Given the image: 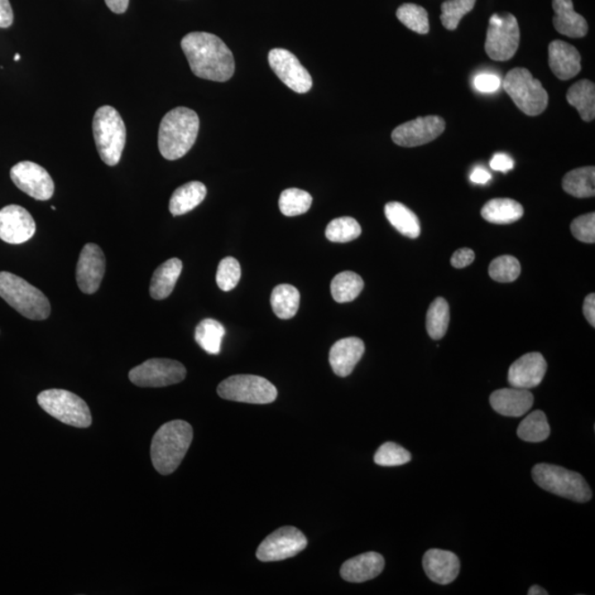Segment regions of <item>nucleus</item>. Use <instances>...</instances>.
Returning a JSON list of instances; mask_svg holds the SVG:
<instances>
[{
	"label": "nucleus",
	"instance_id": "nucleus-47",
	"mask_svg": "<svg viewBox=\"0 0 595 595\" xmlns=\"http://www.w3.org/2000/svg\"><path fill=\"white\" fill-rule=\"evenodd\" d=\"M13 22V12L9 0H0V28H9Z\"/></svg>",
	"mask_w": 595,
	"mask_h": 595
},
{
	"label": "nucleus",
	"instance_id": "nucleus-26",
	"mask_svg": "<svg viewBox=\"0 0 595 595\" xmlns=\"http://www.w3.org/2000/svg\"><path fill=\"white\" fill-rule=\"evenodd\" d=\"M208 190L203 182L191 181L177 188L170 199L169 210L174 217L191 212L203 203Z\"/></svg>",
	"mask_w": 595,
	"mask_h": 595
},
{
	"label": "nucleus",
	"instance_id": "nucleus-31",
	"mask_svg": "<svg viewBox=\"0 0 595 595\" xmlns=\"http://www.w3.org/2000/svg\"><path fill=\"white\" fill-rule=\"evenodd\" d=\"M271 304L278 318H294L300 305V292L291 285H280L272 292Z\"/></svg>",
	"mask_w": 595,
	"mask_h": 595
},
{
	"label": "nucleus",
	"instance_id": "nucleus-32",
	"mask_svg": "<svg viewBox=\"0 0 595 595\" xmlns=\"http://www.w3.org/2000/svg\"><path fill=\"white\" fill-rule=\"evenodd\" d=\"M364 288L362 277L353 272H340L331 282V294L339 304L351 302L361 294Z\"/></svg>",
	"mask_w": 595,
	"mask_h": 595
},
{
	"label": "nucleus",
	"instance_id": "nucleus-16",
	"mask_svg": "<svg viewBox=\"0 0 595 595\" xmlns=\"http://www.w3.org/2000/svg\"><path fill=\"white\" fill-rule=\"evenodd\" d=\"M107 259L96 244H86L80 254L76 266V282L82 292L93 295L99 289L105 275Z\"/></svg>",
	"mask_w": 595,
	"mask_h": 595
},
{
	"label": "nucleus",
	"instance_id": "nucleus-36",
	"mask_svg": "<svg viewBox=\"0 0 595 595\" xmlns=\"http://www.w3.org/2000/svg\"><path fill=\"white\" fill-rule=\"evenodd\" d=\"M396 16L400 19L402 25L410 28V30L427 35L429 32V16L428 12L424 7L416 4H404L397 9Z\"/></svg>",
	"mask_w": 595,
	"mask_h": 595
},
{
	"label": "nucleus",
	"instance_id": "nucleus-14",
	"mask_svg": "<svg viewBox=\"0 0 595 595\" xmlns=\"http://www.w3.org/2000/svg\"><path fill=\"white\" fill-rule=\"evenodd\" d=\"M271 68L284 84L296 93L309 92L312 78L298 57L285 49H272L268 55Z\"/></svg>",
	"mask_w": 595,
	"mask_h": 595
},
{
	"label": "nucleus",
	"instance_id": "nucleus-23",
	"mask_svg": "<svg viewBox=\"0 0 595 595\" xmlns=\"http://www.w3.org/2000/svg\"><path fill=\"white\" fill-rule=\"evenodd\" d=\"M549 65L559 80L574 78L582 71V56L569 43L555 40L549 45Z\"/></svg>",
	"mask_w": 595,
	"mask_h": 595
},
{
	"label": "nucleus",
	"instance_id": "nucleus-8",
	"mask_svg": "<svg viewBox=\"0 0 595 595\" xmlns=\"http://www.w3.org/2000/svg\"><path fill=\"white\" fill-rule=\"evenodd\" d=\"M38 404L54 418L76 428L92 425V415L86 402L75 393L65 390L43 391Z\"/></svg>",
	"mask_w": 595,
	"mask_h": 595
},
{
	"label": "nucleus",
	"instance_id": "nucleus-29",
	"mask_svg": "<svg viewBox=\"0 0 595 595\" xmlns=\"http://www.w3.org/2000/svg\"><path fill=\"white\" fill-rule=\"evenodd\" d=\"M570 105L578 109L584 122H592L595 117V86L593 82L582 80L571 86L567 93Z\"/></svg>",
	"mask_w": 595,
	"mask_h": 595
},
{
	"label": "nucleus",
	"instance_id": "nucleus-25",
	"mask_svg": "<svg viewBox=\"0 0 595 595\" xmlns=\"http://www.w3.org/2000/svg\"><path fill=\"white\" fill-rule=\"evenodd\" d=\"M182 262L171 258L162 263L153 272L151 282V296L155 300H163L174 291L177 280L181 275Z\"/></svg>",
	"mask_w": 595,
	"mask_h": 595
},
{
	"label": "nucleus",
	"instance_id": "nucleus-27",
	"mask_svg": "<svg viewBox=\"0 0 595 595\" xmlns=\"http://www.w3.org/2000/svg\"><path fill=\"white\" fill-rule=\"evenodd\" d=\"M482 217L493 224H512L521 220L524 209L512 199H493L483 206Z\"/></svg>",
	"mask_w": 595,
	"mask_h": 595
},
{
	"label": "nucleus",
	"instance_id": "nucleus-2",
	"mask_svg": "<svg viewBox=\"0 0 595 595\" xmlns=\"http://www.w3.org/2000/svg\"><path fill=\"white\" fill-rule=\"evenodd\" d=\"M200 119L190 108H177L162 118L158 134V146L163 158L177 160L185 157L198 137Z\"/></svg>",
	"mask_w": 595,
	"mask_h": 595
},
{
	"label": "nucleus",
	"instance_id": "nucleus-37",
	"mask_svg": "<svg viewBox=\"0 0 595 595\" xmlns=\"http://www.w3.org/2000/svg\"><path fill=\"white\" fill-rule=\"evenodd\" d=\"M362 234L361 225L353 218L344 217L331 220L325 229V237L333 243H349Z\"/></svg>",
	"mask_w": 595,
	"mask_h": 595
},
{
	"label": "nucleus",
	"instance_id": "nucleus-34",
	"mask_svg": "<svg viewBox=\"0 0 595 595\" xmlns=\"http://www.w3.org/2000/svg\"><path fill=\"white\" fill-rule=\"evenodd\" d=\"M517 435L526 443H542L550 435V427L544 411L536 410L521 422Z\"/></svg>",
	"mask_w": 595,
	"mask_h": 595
},
{
	"label": "nucleus",
	"instance_id": "nucleus-7",
	"mask_svg": "<svg viewBox=\"0 0 595 595\" xmlns=\"http://www.w3.org/2000/svg\"><path fill=\"white\" fill-rule=\"evenodd\" d=\"M503 89L528 116H539L548 107V93L527 69L508 72L503 80Z\"/></svg>",
	"mask_w": 595,
	"mask_h": 595
},
{
	"label": "nucleus",
	"instance_id": "nucleus-28",
	"mask_svg": "<svg viewBox=\"0 0 595 595\" xmlns=\"http://www.w3.org/2000/svg\"><path fill=\"white\" fill-rule=\"evenodd\" d=\"M385 215L398 232L406 237L417 238L421 232L420 220L417 215L400 203H390L385 206Z\"/></svg>",
	"mask_w": 595,
	"mask_h": 595
},
{
	"label": "nucleus",
	"instance_id": "nucleus-43",
	"mask_svg": "<svg viewBox=\"0 0 595 595\" xmlns=\"http://www.w3.org/2000/svg\"><path fill=\"white\" fill-rule=\"evenodd\" d=\"M571 232L580 242L593 244L595 242V214L582 215L571 223Z\"/></svg>",
	"mask_w": 595,
	"mask_h": 595
},
{
	"label": "nucleus",
	"instance_id": "nucleus-45",
	"mask_svg": "<svg viewBox=\"0 0 595 595\" xmlns=\"http://www.w3.org/2000/svg\"><path fill=\"white\" fill-rule=\"evenodd\" d=\"M474 258L475 254L472 249L461 248L453 254V258H451V263H453V266L455 268H464L471 265Z\"/></svg>",
	"mask_w": 595,
	"mask_h": 595
},
{
	"label": "nucleus",
	"instance_id": "nucleus-50",
	"mask_svg": "<svg viewBox=\"0 0 595 595\" xmlns=\"http://www.w3.org/2000/svg\"><path fill=\"white\" fill-rule=\"evenodd\" d=\"M107 6L115 13H124L127 11L129 0H105Z\"/></svg>",
	"mask_w": 595,
	"mask_h": 595
},
{
	"label": "nucleus",
	"instance_id": "nucleus-18",
	"mask_svg": "<svg viewBox=\"0 0 595 595\" xmlns=\"http://www.w3.org/2000/svg\"><path fill=\"white\" fill-rule=\"evenodd\" d=\"M547 372V362L540 353L525 354L512 364L508 382L512 387L530 390L539 385Z\"/></svg>",
	"mask_w": 595,
	"mask_h": 595
},
{
	"label": "nucleus",
	"instance_id": "nucleus-39",
	"mask_svg": "<svg viewBox=\"0 0 595 595\" xmlns=\"http://www.w3.org/2000/svg\"><path fill=\"white\" fill-rule=\"evenodd\" d=\"M477 0H448L441 6V22L448 30H455L461 19L472 11Z\"/></svg>",
	"mask_w": 595,
	"mask_h": 595
},
{
	"label": "nucleus",
	"instance_id": "nucleus-13",
	"mask_svg": "<svg viewBox=\"0 0 595 595\" xmlns=\"http://www.w3.org/2000/svg\"><path fill=\"white\" fill-rule=\"evenodd\" d=\"M11 177L18 189L38 201H47L55 194V182L45 168L31 161L13 166Z\"/></svg>",
	"mask_w": 595,
	"mask_h": 595
},
{
	"label": "nucleus",
	"instance_id": "nucleus-30",
	"mask_svg": "<svg viewBox=\"0 0 595 595\" xmlns=\"http://www.w3.org/2000/svg\"><path fill=\"white\" fill-rule=\"evenodd\" d=\"M595 168H579L568 172L563 180V188L574 198H593L595 195Z\"/></svg>",
	"mask_w": 595,
	"mask_h": 595
},
{
	"label": "nucleus",
	"instance_id": "nucleus-17",
	"mask_svg": "<svg viewBox=\"0 0 595 595\" xmlns=\"http://www.w3.org/2000/svg\"><path fill=\"white\" fill-rule=\"evenodd\" d=\"M36 222L25 208L7 205L0 210V239L19 245L31 239L36 233Z\"/></svg>",
	"mask_w": 595,
	"mask_h": 595
},
{
	"label": "nucleus",
	"instance_id": "nucleus-4",
	"mask_svg": "<svg viewBox=\"0 0 595 595\" xmlns=\"http://www.w3.org/2000/svg\"><path fill=\"white\" fill-rule=\"evenodd\" d=\"M0 297L27 319L46 320L51 314L45 294L12 272H0Z\"/></svg>",
	"mask_w": 595,
	"mask_h": 595
},
{
	"label": "nucleus",
	"instance_id": "nucleus-5",
	"mask_svg": "<svg viewBox=\"0 0 595 595\" xmlns=\"http://www.w3.org/2000/svg\"><path fill=\"white\" fill-rule=\"evenodd\" d=\"M92 126L100 160L108 166H116L121 161L127 135L121 115L112 107L99 108L94 115Z\"/></svg>",
	"mask_w": 595,
	"mask_h": 595
},
{
	"label": "nucleus",
	"instance_id": "nucleus-44",
	"mask_svg": "<svg viewBox=\"0 0 595 595\" xmlns=\"http://www.w3.org/2000/svg\"><path fill=\"white\" fill-rule=\"evenodd\" d=\"M502 81L497 75L492 73H481L475 76V89L481 93H494L501 88Z\"/></svg>",
	"mask_w": 595,
	"mask_h": 595
},
{
	"label": "nucleus",
	"instance_id": "nucleus-38",
	"mask_svg": "<svg viewBox=\"0 0 595 595\" xmlns=\"http://www.w3.org/2000/svg\"><path fill=\"white\" fill-rule=\"evenodd\" d=\"M312 204V196L304 190L291 188L280 194V209L286 217H298L308 212Z\"/></svg>",
	"mask_w": 595,
	"mask_h": 595
},
{
	"label": "nucleus",
	"instance_id": "nucleus-19",
	"mask_svg": "<svg viewBox=\"0 0 595 595\" xmlns=\"http://www.w3.org/2000/svg\"><path fill=\"white\" fill-rule=\"evenodd\" d=\"M422 567L431 582L441 585L450 584L458 578L460 560L451 551L430 549L422 559Z\"/></svg>",
	"mask_w": 595,
	"mask_h": 595
},
{
	"label": "nucleus",
	"instance_id": "nucleus-12",
	"mask_svg": "<svg viewBox=\"0 0 595 595\" xmlns=\"http://www.w3.org/2000/svg\"><path fill=\"white\" fill-rule=\"evenodd\" d=\"M308 539L298 528L286 526L273 531L259 545L257 559L263 563L281 561L301 553L306 548Z\"/></svg>",
	"mask_w": 595,
	"mask_h": 595
},
{
	"label": "nucleus",
	"instance_id": "nucleus-46",
	"mask_svg": "<svg viewBox=\"0 0 595 595\" xmlns=\"http://www.w3.org/2000/svg\"><path fill=\"white\" fill-rule=\"evenodd\" d=\"M489 166H491L493 170L508 172L514 168V161H513L510 156L505 155V153H496V155L492 158Z\"/></svg>",
	"mask_w": 595,
	"mask_h": 595
},
{
	"label": "nucleus",
	"instance_id": "nucleus-24",
	"mask_svg": "<svg viewBox=\"0 0 595 595\" xmlns=\"http://www.w3.org/2000/svg\"><path fill=\"white\" fill-rule=\"evenodd\" d=\"M554 27L561 35L582 38L588 33V22L575 13L573 0H553Z\"/></svg>",
	"mask_w": 595,
	"mask_h": 595
},
{
	"label": "nucleus",
	"instance_id": "nucleus-21",
	"mask_svg": "<svg viewBox=\"0 0 595 595\" xmlns=\"http://www.w3.org/2000/svg\"><path fill=\"white\" fill-rule=\"evenodd\" d=\"M494 410L505 417H522L530 410L534 396L530 390L522 388H503L489 397Z\"/></svg>",
	"mask_w": 595,
	"mask_h": 595
},
{
	"label": "nucleus",
	"instance_id": "nucleus-41",
	"mask_svg": "<svg viewBox=\"0 0 595 595\" xmlns=\"http://www.w3.org/2000/svg\"><path fill=\"white\" fill-rule=\"evenodd\" d=\"M410 460L411 454L401 445L393 443L382 444L374 455V462L379 467H400L410 462Z\"/></svg>",
	"mask_w": 595,
	"mask_h": 595
},
{
	"label": "nucleus",
	"instance_id": "nucleus-40",
	"mask_svg": "<svg viewBox=\"0 0 595 595\" xmlns=\"http://www.w3.org/2000/svg\"><path fill=\"white\" fill-rule=\"evenodd\" d=\"M522 272L521 263L510 255H504L494 259L489 265V276L497 282H513L520 277Z\"/></svg>",
	"mask_w": 595,
	"mask_h": 595
},
{
	"label": "nucleus",
	"instance_id": "nucleus-48",
	"mask_svg": "<svg viewBox=\"0 0 595 595\" xmlns=\"http://www.w3.org/2000/svg\"><path fill=\"white\" fill-rule=\"evenodd\" d=\"M583 312L588 323L594 328L595 326V295L591 294L585 298L583 304Z\"/></svg>",
	"mask_w": 595,
	"mask_h": 595
},
{
	"label": "nucleus",
	"instance_id": "nucleus-3",
	"mask_svg": "<svg viewBox=\"0 0 595 595\" xmlns=\"http://www.w3.org/2000/svg\"><path fill=\"white\" fill-rule=\"evenodd\" d=\"M192 439L194 429L186 421L174 420L162 425L152 438L153 468L162 475L174 473L188 453Z\"/></svg>",
	"mask_w": 595,
	"mask_h": 595
},
{
	"label": "nucleus",
	"instance_id": "nucleus-35",
	"mask_svg": "<svg viewBox=\"0 0 595 595\" xmlns=\"http://www.w3.org/2000/svg\"><path fill=\"white\" fill-rule=\"evenodd\" d=\"M450 323V308L444 298H436L427 312V331L431 339L441 340L444 337Z\"/></svg>",
	"mask_w": 595,
	"mask_h": 595
},
{
	"label": "nucleus",
	"instance_id": "nucleus-15",
	"mask_svg": "<svg viewBox=\"0 0 595 595\" xmlns=\"http://www.w3.org/2000/svg\"><path fill=\"white\" fill-rule=\"evenodd\" d=\"M445 122L439 116L418 117L393 129L392 142L401 147H418L435 141L444 132Z\"/></svg>",
	"mask_w": 595,
	"mask_h": 595
},
{
	"label": "nucleus",
	"instance_id": "nucleus-6",
	"mask_svg": "<svg viewBox=\"0 0 595 595\" xmlns=\"http://www.w3.org/2000/svg\"><path fill=\"white\" fill-rule=\"evenodd\" d=\"M531 474L537 486L555 496L578 503H587L592 498L591 488L580 473L559 465L540 463L535 465Z\"/></svg>",
	"mask_w": 595,
	"mask_h": 595
},
{
	"label": "nucleus",
	"instance_id": "nucleus-49",
	"mask_svg": "<svg viewBox=\"0 0 595 595\" xmlns=\"http://www.w3.org/2000/svg\"><path fill=\"white\" fill-rule=\"evenodd\" d=\"M492 179V176L489 175V172L483 168H475L471 176H470V180L473 184L477 185H487L489 180Z\"/></svg>",
	"mask_w": 595,
	"mask_h": 595
},
{
	"label": "nucleus",
	"instance_id": "nucleus-11",
	"mask_svg": "<svg viewBox=\"0 0 595 595\" xmlns=\"http://www.w3.org/2000/svg\"><path fill=\"white\" fill-rule=\"evenodd\" d=\"M186 369L169 358H151L129 372V379L139 387H166L181 383Z\"/></svg>",
	"mask_w": 595,
	"mask_h": 595
},
{
	"label": "nucleus",
	"instance_id": "nucleus-51",
	"mask_svg": "<svg viewBox=\"0 0 595 595\" xmlns=\"http://www.w3.org/2000/svg\"><path fill=\"white\" fill-rule=\"evenodd\" d=\"M528 595H548V592L545 589L539 587V585H532V587L528 590Z\"/></svg>",
	"mask_w": 595,
	"mask_h": 595
},
{
	"label": "nucleus",
	"instance_id": "nucleus-1",
	"mask_svg": "<svg viewBox=\"0 0 595 595\" xmlns=\"http://www.w3.org/2000/svg\"><path fill=\"white\" fill-rule=\"evenodd\" d=\"M190 69L200 79L227 82L232 79L235 61L232 51L218 36L191 32L181 40Z\"/></svg>",
	"mask_w": 595,
	"mask_h": 595
},
{
	"label": "nucleus",
	"instance_id": "nucleus-20",
	"mask_svg": "<svg viewBox=\"0 0 595 595\" xmlns=\"http://www.w3.org/2000/svg\"><path fill=\"white\" fill-rule=\"evenodd\" d=\"M385 568V559L377 553H366L345 561L341 567V577L352 583L366 582L375 579Z\"/></svg>",
	"mask_w": 595,
	"mask_h": 595
},
{
	"label": "nucleus",
	"instance_id": "nucleus-33",
	"mask_svg": "<svg viewBox=\"0 0 595 595\" xmlns=\"http://www.w3.org/2000/svg\"><path fill=\"white\" fill-rule=\"evenodd\" d=\"M225 333H227V331L219 321L204 319L196 326L194 338L196 343L206 353L217 355L220 352V344H222Z\"/></svg>",
	"mask_w": 595,
	"mask_h": 595
},
{
	"label": "nucleus",
	"instance_id": "nucleus-52",
	"mask_svg": "<svg viewBox=\"0 0 595 595\" xmlns=\"http://www.w3.org/2000/svg\"><path fill=\"white\" fill-rule=\"evenodd\" d=\"M13 60L16 61V62L19 61V60H21V55L17 54L16 56H14V59H13Z\"/></svg>",
	"mask_w": 595,
	"mask_h": 595
},
{
	"label": "nucleus",
	"instance_id": "nucleus-9",
	"mask_svg": "<svg viewBox=\"0 0 595 595\" xmlns=\"http://www.w3.org/2000/svg\"><path fill=\"white\" fill-rule=\"evenodd\" d=\"M220 398L247 404H272L278 396L277 388L266 378L256 375H234L224 379L218 387Z\"/></svg>",
	"mask_w": 595,
	"mask_h": 595
},
{
	"label": "nucleus",
	"instance_id": "nucleus-22",
	"mask_svg": "<svg viewBox=\"0 0 595 595\" xmlns=\"http://www.w3.org/2000/svg\"><path fill=\"white\" fill-rule=\"evenodd\" d=\"M366 352V345L361 339L347 338L338 341L330 351V366L340 377H347Z\"/></svg>",
	"mask_w": 595,
	"mask_h": 595
},
{
	"label": "nucleus",
	"instance_id": "nucleus-42",
	"mask_svg": "<svg viewBox=\"0 0 595 595\" xmlns=\"http://www.w3.org/2000/svg\"><path fill=\"white\" fill-rule=\"evenodd\" d=\"M242 270L237 259L227 257L219 263L217 284L220 290L230 291L238 285Z\"/></svg>",
	"mask_w": 595,
	"mask_h": 595
},
{
	"label": "nucleus",
	"instance_id": "nucleus-10",
	"mask_svg": "<svg viewBox=\"0 0 595 595\" xmlns=\"http://www.w3.org/2000/svg\"><path fill=\"white\" fill-rule=\"evenodd\" d=\"M521 41L520 26L514 14L494 13L489 19L486 51L491 59L507 61L515 56Z\"/></svg>",
	"mask_w": 595,
	"mask_h": 595
}]
</instances>
